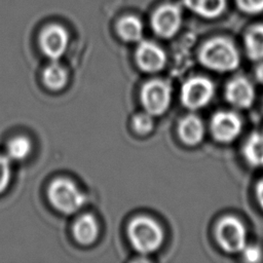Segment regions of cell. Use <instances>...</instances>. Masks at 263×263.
I'll use <instances>...</instances> for the list:
<instances>
[{
    "label": "cell",
    "mask_w": 263,
    "mask_h": 263,
    "mask_svg": "<svg viewBox=\"0 0 263 263\" xmlns=\"http://www.w3.org/2000/svg\"><path fill=\"white\" fill-rule=\"evenodd\" d=\"M199 61L211 70L230 72L239 66L240 55L231 40L224 37H215L201 46Z\"/></svg>",
    "instance_id": "6da1fadb"
},
{
    "label": "cell",
    "mask_w": 263,
    "mask_h": 263,
    "mask_svg": "<svg viewBox=\"0 0 263 263\" xmlns=\"http://www.w3.org/2000/svg\"><path fill=\"white\" fill-rule=\"evenodd\" d=\"M127 232L132 245L142 254L154 252L159 248L163 239L160 225L146 216L135 218L129 223Z\"/></svg>",
    "instance_id": "7a4b0ae2"
},
{
    "label": "cell",
    "mask_w": 263,
    "mask_h": 263,
    "mask_svg": "<svg viewBox=\"0 0 263 263\" xmlns=\"http://www.w3.org/2000/svg\"><path fill=\"white\" fill-rule=\"evenodd\" d=\"M48 196L53 206L65 214L78 211L85 201L84 194L67 179L54 180L49 186Z\"/></svg>",
    "instance_id": "3957f363"
},
{
    "label": "cell",
    "mask_w": 263,
    "mask_h": 263,
    "mask_svg": "<svg viewBox=\"0 0 263 263\" xmlns=\"http://www.w3.org/2000/svg\"><path fill=\"white\" fill-rule=\"evenodd\" d=\"M216 237L220 247L227 253H239L247 246L246 227L234 216H225L218 222Z\"/></svg>",
    "instance_id": "277c9868"
},
{
    "label": "cell",
    "mask_w": 263,
    "mask_h": 263,
    "mask_svg": "<svg viewBox=\"0 0 263 263\" xmlns=\"http://www.w3.org/2000/svg\"><path fill=\"white\" fill-rule=\"evenodd\" d=\"M215 92L213 82L201 76L188 79L182 86L181 99L183 104L190 109H199L208 105Z\"/></svg>",
    "instance_id": "5b68a950"
},
{
    "label": "cell",
    "mask_w": 263,
    "mask_h": 263,
    "mask_svg": "<svg viewBox=\"0 0 263 263\" xmlns=\"http://www.w3.org/2000/svg\"><path fill=\"white\" fill-rule=\"evenodd\" d=\"M142 102L149 114H162L167 109L171 102L170 85L159 79L147 82L143 86Z\"/></svg>",
    "instance_id": "8992f818"
},
{
    "label": "cell",
    "mask_w": 263,
    "mask_h": 263,
    "mask_svg": "<svg viewBox=\"0 0 263 263\" xmlns=\"http://www.w3.org/2000/svg\"><path fill=\"white\" fill-rule=\"evenodd\" d=\"M241 118L232 111H219L214 114L211 121V132L216 141L230 143L241 133Z\"/></svg>",
    "instance_id": "52a82bcc"
},
{
    "label": "cell",
    "mask_w": 263,
    "mask_h": 263,
    "mask_svg": "<svg viewBox=\"0 0 263 263\" xmlns=\"http://www.w3.org/2000/svg\"><path fill=\"white\" fill-rule=\"evenodd\" d=\"M151 24L157 35L164 38L174 36L182 24L180 7L175 4H163L159 6L152 15Z\"/></svg>",
    "instance_id": "ba28073f"
},
{
    "label": "cell",
    "mask_w": 263,
    "mask_h": 263,
    "mask_svg": "<svg viewBox=\"0 0 263 263\" xmlns=\"http://www.w3.org/2000/svg\"><path fill=\"white\" fill-rule=\"evenodd\" d=\"M226 101L238 109L250 108L255 100V88L252 82L242 76L232 78L225 87Z\"/></svg>",
    "instance_id": "9c48e42d"
},
{
    "label": "cell",
    "mask_w": 263,
    "mask_h": 263,
    "mask_svg": "<svg viewBox=\"0 0 263 263\" xmlns=\"http://www.w3.org/2000/svg\"><path fill=\"white\" fill-rule=\"evenodd\" d=\"M69 42L68 32L60 25L47 26L40 35V46L50 59H59L66 50Z\"/></svg>",
    "instance_id": "30bf717a"
},
{
    "label": "cell",
    "mask_w": 263,
    "mask_h": 263,
    "mask_svg": "<svg viewBox=\"0 0 263 263\" xmlns=\"http://www.w3.org/2000/svg\"><path fill=\"white\" fill-rule=\"evenodd\" d=\"M139 66L147 72H155L163 68L166 55L163 49L151 41H142L136 52Z\"/></svg>",
    "instance_id": "8fae6325"
},
{
    "label": "cell",
    "mask_w": 263,
    "mask_h": 263,
    "mask_svg": "<svg viewBox=\"0 0 263 263\" xmlns=\"http://www.w3.org/2000/svg\"><path fill=\"white\" fill-rule=\"evenodd\" d=\"M179 134L186 144L196 145L201 142L204 136L203 122L195 115H188L180 122Z\"/></svg>",
    "instance_id": "7c38bea8"
},
{
    "label": "cell",
    "mask_w": 263,
    "mask_h": 263,
    "mask_svg": "<svg viewBox=\"0 0 263 263\" xmlns=\"http://www.w3.org/2000/svg\"><path fill=\"white\" fill-rule=\"evenodd\" d=\"M186 6L205 18H216L226 9L227 0H184Z\"/></svg>",
    "instance_id": "4fadbf2b"
},
{
    "label": "cell",
    "mask_w": 263,
    "mask_h": 263,
    "mask_svg": "<svg viewBox=\"0 0 263 263\" xmlns=\"http://www.w3.org/2000/svg\"><path fill=\"white\" fill-rule=\"evenodd\" d=\"M245 48L248 58L252 61L263 60V25L251 27L245 34Z\"/></svg>",
    "instance_id": "5bb4252c"
},
{
    "label": "cell",
    "mask_w": 263,
    "mask_h": 263,
    "mask_svg": "<svg viewBox=\"0 0 263 263\" xmlns=\"http://www.w3.org/2000/svg\"><path fill=\"white\" fill-rule=\"evenodd\" d=\"M98 231V223L91 215L81 216L73 226L74 236L82 245L91 243L97 238Z\"/></svg>",
    "instance_id": "9a60e30c"
},
{
    "label": "cell",
    "mask_w": 263,
    "mask_h": 263,
    "mask_svg": "<svg viewBox=\"0 0 263 263\" xmlns=\"http://www.w3.org/2000/svg\"><path fill=\"white\" fill-rule=\"evenodd\" d=\"M117 31L123 40L136 42L142 38L143 25L137 16L126 15L121 17L118 22Z\"/></svg>",
    "instance_id": "2e32d148"
},
{
    "label": "cell",
    "mask_w": 263,
    "mask_h": 263,
    "mask_svg": "<svg viewBox=\"0 0 263 263\" xmlns=\"http://www.w3.org/2000/svg\"><path fill=\"white\" fill-rule=\"evenodd\" d=\"M44 83L50 89H61L65 86L68 80V74L65 68L57 63L50 64L43 73Z\"/></svg>",
    "instance_id": "e0dca14e"
},
{
    "label": "cell",
    "mask_w": 263,
    "mask_h": 263,
    "mask_svg": "<svg viewBox=\"0 0 263 263\" xmlns=\"http://www.w3.org/2000/svg\"><path fill=\"white\" fill-rule=\"evenodd\" d=\"M246 158L254 165L263 164V138L253 135L245 147Z\"/></svg>",
    "instance_id": "ac0fdd59"
},
{
    "label": "cell",
    "mask_w": 263,
    "mask_h": 263,
    "mask_svg": "<svg viewBox=\"0 0 263 263\" xmlns=\"http://www.w3.org/2000/svg\"><path fill=\"white\" fill-rule=\"evenodd\" d=\"M31 151L30 140L26 137H16L7 145L8 157L14 160H21L27 157Z\"/></svg>",
    "instance_id": "d6986e66"
},
{
    "label": "cell",
    "mask_w": 263,
    "mask_h": 263,
    "mask_svg": "<svg viewBox=\"0 0 263 263\" xmlns=\"http://www.w3.org/2000/svg\"><path fill=\"white\" fill-rule=\"evenodd\" d=\"M240 11L247 14H258L263 12V0H235Z\"/></svg>",
    "instance_id": "ffe728a7"
},
{
    "label": "cell",
    "mask_w": 263,
    "mask_h": 263,
    "mask_svg": "<svg viewBox=\"0 0 263 263\" xmlns=\"http://www.w3.org/2000/svg\"><path fill=\"white\" fill-rule=\"evenodd\" d=\"M134 127L139 134H147L153 128V120L151 114L140 113L134 119Z\"/></svg>",
    "instance_id": "44dd1931"
},
{
    "label": "cell",
    "mask_w": 263,
    "mask_h": 263,
    "mask_svg": "<svg viewBox=\"0 0 263 263\" xmlns=\"http://www.w3.org/2000/svg\"><path fill=\"white\" fill-rule=\"evenodd\" d=\"M11 168L8 157L0 155V193L3 192L9 184Z\"/></svg>",
    "instance_id": "7402d4cb"
},
{
    "label": "cell",
    "mask_w": 263,
    "mask_h": 263,
    "mask_svg": "<svg viewBox=\"0 0 263 263\" xmlns=\"http://www.w3.org/2000/svg\"><path fill=\"white\" fill-rule=\"evenodd\" d=\"M242 252V259L247 262H258L261 260L262 252L258 246H246Z\"/></svg>",
    "instance_id": "603a6c76"
},
{
    "label": "cell",
    "mask_w": 263,
    "mask_h": 263,
    "mask_svg": "<svg viewBox=\"0 0 263 263\" xmlns=\"http://www.w3.org/2000/svg\"><path fill=\"white\" fill-rule=\"evenodd\" d=\"M256 197H257V200H258L261 209L263 210V178L257 183V186H256Z\"/></svg>",
    "instance_id": "cb8c5ba5"
},
{
    "label": "cell",
    "mask_w": 263,
    "mask_h": 263,
    "mask_svg": "<svg viewBox=\"0 0 263 263\" xmlns=\"http://www.w3.org/2000/svg\"><path fill=\"white\" fill-rule=\"evenodd\" d=\"M255 77L257 81L261 84H263V63L259 64L255 70Z\"/></svg>",
    "instance_id": "d4e9b609"
}]
</instances>
